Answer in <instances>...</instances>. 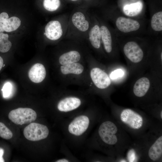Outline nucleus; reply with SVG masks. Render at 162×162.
<instances>
[{
	"mask_svg": "<svg viewBox=\"0 0 162 162\" xmlns=\"http://www.w3.org/2000/svg\"><path fill=\"white\" fill-rule=\"evenodd\" d=\"M56 162H68V160L65 159H62L57 160Z\"/></svg>",
	"mask_w": 162,
	"mask_h": 162,
	"instance_id": "c756f323",
	"label": "nucleus"
},
{
	"mask_svg": "<svg viewBox=\"0 0 162 162\" xmlns=\"http://www.w3.org/2000/svg\"><path fill=\"white\" fill-rule=\"evenodd\" d=\"M148 156L152 161H156L162 155V136L159 137L151 146L148 151Z\"/></svg>",
	"mask_w": 162,
	"mask_h": 162,
	"instance_id": "f3484780",
	"label": "nucleus"
},
{
	"mask_svg": "<svg viewBox=\"0 0 162 162\" xmlns=\"http://www.w3.org/2000/svg\"><path fill=\"white\" fill-rule=\"evenodd\" d=\"M8 118L14 123L22 125L31 123L37 118L36 112L28 108H19L11 111Z\"/></svg>",
	"mask_w": 162,
	"mask_h": 162,
	"instance_id": "423d86ee",
	"label": "nucleus"
},
{
	"mask_svg": "<svg viewBox=\"0 0 162 162\" xmlns=\"http://www.w3.org/2000/svg\"><path fill=\"white\" fill-rule=\"evenodd\" d=\"M117 127L110 121L102 123L98 129V134L102 140L105 143L110 145H115L117 142Z\"/></svg>",
	"mask_w": 162,
	"mask_h": 162,
	"instance_id": "6e6552de",
	"label": "nucleus"
},
{
	"mask_svg": "<svg viewBox=\"0 0 162 162\" xmlns=\"http://www.w3.org/2000/svg\"><path fill=\"white\" fill-rule=\"evenodd\" d=\"M160 117L161 119H162V111H161L160 114Z\"/></svg>",
	"mask_w": 162,
	"mask_h": 162,
	"instance_id": "473e14b6",
	"label": "nucleus"
},
{
	"mask_svg": "<svg viewBox=\"0 0 162 162\" xmlns=\"http://www.w3.org/2000/svg\"><path fill=\"white\" fill-rule=\"evenodd\" d=\"M3 64V60L2 58L0 56V70L2 67V65Z\"/></svg>",
	"mask_w": 162,
	"mask_h": 162,
	"instance_id": "c85d7f7f",
	"label": "nucleus"
},
{
	"mask_svg": "<svg viewBox=\"0 0 162 162\" xmlns=\"http://www.w3.org/2000/svg\"><path fill=\"white\" fill-rule=\"evenodd\" d=\"M69 16L64 14L59 20H51L46 25L44 34L48 39L56 41L64 38L66 34Z\"/></svg>",
	"mask_w": 162,
	"mask_h": 162,
	"instance_id": "20e7f679",
	"label": "nucleus"
},
{
	"mask_svg": "<svg viewBox=\"0 0 162 162\" xmlns=\"http://www.w3.org/2000/svg\"><path fill=\"white\" fill-rule=\"evenodd\" d=\"M46 72L44 66L39 63L34 64L31 68L28 73V76L31 81L35 83L42 82L45 79Z\"/></svg>",
	"mask_w": 162,
	"mask_h": 162,
	"instance_id": "4468645a",
	"label": "nucleus"
},
{
	"mask_svg": "<svg viewBox=\"0 0 162 162\" xmlns=\"http://www.w3.org/2000/svg\"><path fill=\"white\" fill-rule=\"evenodd\" d=\"M4 31L3 28L2 23L0 22V33Z\"/></svg>",
	"mask_w": 162,
	"mask_h": 162,
	"instance_id": "7c9ffc66",
	"label": "nucleus"
},
{
	"mask_svg": "<svg viewBox=\"0 0 162 162\" xmlns=\"http://www.w3.org/2000/svg\"><path fill=\"white\" fill-rule=\"evenodd\" d=\"M3 28L4 30L10 32L16 30L21 24V21L17 17L12 16L6 19L3 22Z\"/></svg>",
	"mask_w": 162,
	"mask_h": 162,
	"instance_id": "aec40b11",
	"label": "nucleus"
},
{
	"mask_svg": "<svg viewBox=\"0 0 162 162\" xmlns=\"http://www.w3.org/2000/svg\"><path fill=\"white\" fill-rule=\"evenodd\" d=\"M12 86L9 82H7L4 85L2 89L3 92V97L4 98H7L10 97L11 94Z\"/></svg>",
	"mask_w": 162,
	"mask_h": 162,
	"instance_id": "b1692460",
	"label": "nucleus"
},
{
	"mask_svg": "<svg viewBox=\"0 0 162 162\" xmlns=\"http://www.w3.org/2000/svg\"><path fill=\"white\" fill-rule=\"evenodd\" d=\"M23 133L28 140L36 141L46 138L49 130L45 125L37 123H31L24 128Z\"/></svg>",
	"mask_w": 162,
	"mask_h": 162,
	"instance_id": "0eeeda50",
	"label": "nucleus"
},
{
	"mask_svg": "<svg viewBox=\"0 0 162 162\" xmlns=\"http://www.w3.org/2000/svg\"><path fill=\"white\" fill-rule=\"evenodd\" d=\"M99 22L102 44L105 52L110 54L114 45L118 43V37L114 29L102 16L97 15Z\"/></svg>",
	"mask_w": 162,
	"mask_h": 162,
	"instance_id": "39448f33",
	"label": "nucleus"
},
{
	"mask_svg": "<svg viewBox=\"0 0 162 162\" xmlns=\"http://www.w3.org/2000/svg\"><path fill=\"white\" fill-rule=\"evenodd\" d=\"M120 118L123 123L134 129H140L143 124L142 116L130 109L123 110L120 114Z\"/></svg>",
	"mask_w": 162,
	"mask_h": 162,
	"instance_id": "1a4fd4ad",
	"label": "nucleus"
},
{
	"mask_svg": "<svg viewBox=\"0 0 162 162\" xmlns=\"http://www.w3.org/2000/svg\"><path fill=\"white\" fill-rule=\"evenodd\" d=\"M91 25L88 33L87 40L94 48L99 50L102 44L99 22L96 15L91 14Z\"/></svg>",
	"mask_w": 162,
	"mask_h": 162,
	"instance_id": "9d476101",
	"label": "nucleus"
},
{
	"mask_svg": "<svg viewBox=\"0 0 162 162\" xmlns=\"http://www.w3.org/2000/svg\"><path fill=\"white\" fill-rule=\"evenodd\" d=\"M5 65L4 64H3V65H2V67H4V66Z\"/></svg>",
	"mask_w": 162,
	"mask_h": 162,
	"instance_id": "72a5a7b5",
	"label": "nucleus"
},
{
	"mask_svg": "<svg viewBox=\"0 0 162 162\" xmlns=\"http://www.w3.org/2000/svg\"><path fill=\"white\" fill-rule=\"evenodd\" d=\"M69 1L73 3H77L81 2L82 0H68Z\"/></svg>",
	"mask_w": 162,
	"mask_h": 162,
	"instance_id": "2f4dec72",
	"label": "nucleus"
},
{
	"mask_svg": "<svg viewBox=\"0 0 162 162\" xmlns=\"http://www.w3.org/2000/svg\"><path fill=\"white\" fill-rule=\"evenodd\" d=\"M93 0H82V4L78 7L83 8L87 9L92 5V2Z\"/></svg>",
	"mask_w": 162,
	"mask_h": 162,
	"instance_id": "a878e982",
	"label": "nucleus"
},
{
	"mask_svg": "<svg viewBox=\"0 0 162 162\" xmlns=\"http://www.w3.org/2000/svg\"><path fill=\"white\" fill-rule=\"evenodd\" d=\"M139 37H118L124 42L123 50L125 56L134 63L140 62L144 57V51L138 42Z\"/></svg>",
	"mask_w": 162,
	"mask_h": 162,
	"instance_id": "7ed1b4c3",
	"label": "nucleus"
},
{
	"mask_svg": "<svg viewBox=\"0 0 162 162\" xmlns=\"http://www.w3.org/2000/svg\"><path fill=\"white\" fill-rule=\"evenodd\" d=\"M12 136L11 131L3 123L0 122V137L4 139L9 140Z\"/></svg>",
	"mask_w": 162,
	"mask_h": 162,
	"instance_id": "5701e85b",
	"label": "nucleus"
},
{
	"mask_svg": "<svg viewBox=\"0 0 162 162\" xmlns=\"http://www.w3.org/2000/svg\"><path fill=\"white\" fill-rule=\"evenodd\" d=\"M61 5L60 0H44V8L50 12H54L59 9Z\"/></svg>",
	"mask_w": 162,
	"mask_h": 162,
	"instance_id": "4be33fe9",
	"label": "nucleus"
},
{
	"mask_svg": "<svg viewBox=\"0 0 162 162\" xmlns=\"http://www.w3.org/2000/svg\"><path fill=\"white\" fill-rule=\"evenodd\" d=\"M89 123L88 117L82 115L75 118L70 124L68 130L71 134L80 136L84 133L87 129Z\"/></svg>",
	"mask_w": 162,
	"mask_h": 162,
	"instance_id": "f8f14e48",
	"label": "nucleus"
},
{
	"mask_svg": "<svg viewBox=\"0 0 162 162\" xmlns=\"http://www.w3.org/2000/svg\"><path fill=\"white\" fill-rule=\"evenodd\" d=\"M102 14L104 19L113 24L118 37L147 35L148 20L145 18H133L113 10H105Z\"/></svg>",
	"mask_w": 162,
	"mask_h": 162,
	"instance_id": "f257e3e1",
	"label": "nucleus"
},
{
	"mask_svg": "<svg viewBox=\"0 0 162 162\" xmlns=\"http://www.w3.org/2000/svg\"><path fill=\"white\" fill-rule=\"evenodd\" d=\"M120 11L124 15L133 18H145L144 5L141 1L126 4L122 7Z\"/></svg>",
	"mask_w": 162,
	"mask_h": 162,
	"instance_id": "9b49d317",
	"label": "nucleus"
},
{
	"mask_svg": "<svg viewBox=\"0 0 162 162\" xmlns=\"http://www.w3.org/2000/svg\"><path fill=\"white\" fill-rule=\"evenodd\" d=\"M124 74V72L122 70L120 69H117L111 72L110 77L111 79L115 80L122 77Z\"/></svg>",
	"mask_w": 162,
	"mask_h": 162,
	"instance_id": "393cba45",
	"label": "nucleus"
},
{
	"mask_svg": "<svg viewBox=\"0 0 162 162\" xmlns=\"http://www.w3.org/2000/svg\"><path fill=\"white\" fill-rule=\"evenodd\" d=\"M81 102L79 98L75 97H69L61 100L57 107L60 111L68 112L74 110L80 105Z\"/></svg>",
	"mask_w": 162,
	"mask_h": 162,
	"instance_id": "2eb2a0df",
	"label": "nucleus"
},
{
	"mask_svg": "<svg viewBox=\"0 0 162 162\" xmlns=\"http://www.w3.org/2000/svg\"><path fill=\"white\" fill-rule=\"evenodd\" d=\"M8 15L5 12H2L0 14V22L2 23L7 18H8Z\"/></svg>",
	"mask_w": 162,
	"mask_h": 162,
	"instance_id": "bb28decb",
	"label": "nucleus"
},
{
	"mask_svg": "<svg viewBox=\"0 0 162 162\" xmlns=\"http://www.w3.org/2000/svg\"><path fill=\"white\" fill-rule=\"evenodd\" d=\"M87 9L78 7L69 15L64 38L76 40L87 39L91 25V14Z\"/></svg>",
	"mask_w": 162,
	"mask_h": 162,
	"instance_id": "f03ea898",
	"label": "nucleus"
},
{
	"mask_svg": "<svg viewBox=\"0 0 162 162\" xmlns=\"http://www.w3.org/2000/svg\"><path fill=\"white\" fill-rule=\"evenodd\" d=\"M4 152V149L0 147V162H4V160L3 157Z\"/></svg>",
	"mask_w": 162,
	"mask_h": 162,
	"instance_id": "cd10ccee",
	"label": "nucleus"
},
{
	"mask_svg": "<svg viewBox=\"0 0 162 162\" xmlns=\"http://www.w3.org/2000/svg\"><path fill=\"white\" fill-rule=\"evenodd\" d=\"M8 35L3 32L0 33V52H8L12 46L11 42L8 40Z\"/></svg>",
	"mask_w": 162,
	"mask_h": 162,
	"instance_id": "412c9836",
	"label": "nucleus"
},
{
	"mask_svg": "<svg viewBox=\"0 0 162 162\" xmlns=\"http://www.w3.org/2000/svg\"><path fill=\"white\" fill-rule=\"evenodd\" d=\"M60 70L62 73L64 75L70 74H80L83 72L84 67L80 63L76 62L62 65Z\"/></svg>",
	"mask_w": 162,
	"mask_h": 162,
	"instance_id": "6ab92c4d",
	"label": "nucleus"
},
{
	"mask_svg": "<svg viewBox=\"0 0 162 162\" xmlns=\"http://www.w3.org/2000/svg\"><path fill=\"white\" fill-rule=\"evenodd\" d=\"M90 76L94 84L99 88H105L111 84L110 79L107 74L99 68L92 69Z\"/></svg>",
	"mask_w": 162,
	"mask_h": 162,
	"instance_id": "ddd939ff",
	"label": "nucleus"
},
{
	"mask_svg": "<svg viewBox=\"0 0 162 162\" xmlns=\"http://www.w3.org/2000/svg\"><path fill=\"white\" fill-rule=\"evenodd\" d=\"M150 86L149 79L146 77L139 79L135 83L133 87L135 95L138 97L144 96L148 91Z\"/></svg>",
	"mask_w": 162,
	"mask_h": 162,
	"instance_id": "dca6fc26",
	"label": "nucleus"
},
{
	"mask_svg": "<svg viewBox=\"0 0 162 162\" xmlns=\"http://www.w3.org/2000/svg\"><path fill=\"white\" fill-rule=\"evenodd\" d=\"M81 57V55L78 51L71 50L61 55L59 58V62L62 65L70 64L79 61Z\"/></svg>",
	"mask_w": 162,
	"mask_h": 162,
	"instance_id": "a211bd4d",
	"label": "nucleus"
}]
</instances>
